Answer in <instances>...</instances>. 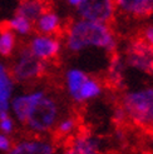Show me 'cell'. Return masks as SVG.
<instances>
[{
	"mask_svg": "<svg viewBox=\"0 0 153 154\" xmlns=\"http://www.w3.org/2000/svg\"><path fill=\"white\" fill-rule=\"evenodd\" d=\"M76 13L80 19L109 25L117 14V6L114 0H83Z\"/></svg>",
	"mask_w": 153,
	"mask_h": 154,
	"instance_id": "obj_6",
	"label": "cell"
},
{
	"mask_svg": "<svg viewBox=\"0 0 153 154\" xmlns=\"http://www.w3.org/2000/svg\"><path fill=\"white\" fill-rule=\"evenodd\" d=\"M152 137H153V130H152Z\"/></svg>",
	"mask_w": 153,
	"mask_h": 154,
	"instance_id": "obj_26",
	"label": "cell"
},
{
	"mask_svg": "<svg viewBox=\"0 0 153 154\" xmlns=\"http://www.w3.org/2000/svg\"><path fill=\"white\" fill-rule=\"evenodd\" d=\"M15 80L10 73V69L4 63H0V110L8 112L10 102L14 97Z\"/></svg>",
	"mask_w": 153,
	"mask_h": 154,
	"instance_id": "obj_12",
	"label": "cell"
},
{
	"mask_svg": "<svg viewBox=\"0 0 153 154\" xmlns=\"http://www.w3.org/2000/svg\"><path fill=\"white\" fill-rule=\"evenodd\" d=\"M113 120L116 122L117 124H123L126 120H128L127 119V115H126V113H124V110H123V108H122V106H118L117 109L114 110Z\"/></svg>",
	"mask_w": 153,
	"mask_h": 154,
	"instance_id": "obj_24",
	"label": "cell"
},
{
	"mask_svg": "<svg viewBox=\"0 0 153 154\" xmlns=\"http://www.w3.org/2000/svg\"><path fill=\"white\" fill-rule=\"evenodd\" d=\"M60 119V105L57 99L45 93L33 104L23 125L34 135H47L54 130Z\"/></svg>",
	"mask_w": 153,
	"mask_h": 154,
	"instance_id": "obj_2",
	"label": "cell"
},
{
	"mask_svg": "<svg viewBox=\"0 0 153 154\" xmlns=\"http://www.w3.org/2000/svg\"><path fill=\"white\" fill-rule=\"evenodd\" d=\"M6 154H57V145L44 135H33L13 143Z\"/></svg>",
	"mask_w": 153,
	"mask_h": 154,
	"instance_id": "obj_8",
	"label": "cell"
},
{
	"mask_svg": "<svg viewBox=\"0 0 153 154\" xmlns=\"http://www.w3.org/2000/svg\"><path fill=\"white\" fill-rule=\"evenodd\" d=\"M0 112H2V110H0Z\"/></svg>",
	"mask_w": 153,
	"mask_h": 154,
	"instance_id": "obj_27",
	"label": "cell"
},
{
	"mask_svg": "<svg viewBox=\"0 0 153 154\" xmlns=\"http://www.w3.org/2000/svg\"><path fill=\"white\" fill-rule=\"evenodd\" d=\"M64 45L72 53L87 49H102L114 53L118 40L108 24H101L86 19H75L68 25L64 33Z\"/></svg>",
	"mask_w": 153,
	"mask_h": 154,
	"instance_id": "obj_1",
	"label": "cell"
},
{
	"mask_svg": "<svg viewBox=\"0 0 153 154\" xmlns=\"http://www.w3.org/2000/svg\"><path fill=\"white\" fill-rule=\"evenodd\" d=\"M126 63L123 60V57L120 55H114L111 60V65H109V70H108V75H109V80L111 84L116 85L117 88H120L124 80V68H126Z\"/></svg>",
	"mask_w": 153,
	"mask_h": 154,
	"instance_id": "obj_19",
	"label": "cell"
},
{
	"mask_svg": "<svg viewBox=\"0 0 153 154\" xmlns=\"http://www.w3.org/2000/svg\"><path fill=\"white\" fill-rule=\"evenodd\" d=\"M120 106L128 120L138 127L153 130V87L127 91L122 97Z\"/></svg>",
	"mask_w": 153,
	"mask_h": 154,
	"instance_id": "obj_3",
	"label": "cell"
},
{
	"mask_svg": "<svg viewBox=\"0 0 153 154\" xmlns=\"http://www.w3.org/2000/svg\"><path fill=\"white\" fill-rule=\"evenodd\" d=\"M45 10L47 5L44 0H20L15 14H19L34 23Z\"/></svg>",
	"mask_w": 153,
	"mask_h": 154,
	"instance_id": "obj_15",
	"label": "cell"
},
{
	"mask_svg": "<svg viewBox=\"0 0 153 154\" xmlns=\"http://www.w3.org/2000/svg\"><path fill=\"white\" fill-rule=\"evenodd\" d=\"M5 26L8 29H10L15 35L27 36L29 34H32L33 29H34V23L24 17H21L19 14H14L13 17L5 23Z\"/></svg>",
	"mask_w": 153,
	"mask_h": 154,
	"instance_id": "obj_17",
	"label": "cell"
},
{
	"mask_svg": "<svg viewBox=\"0 0 153 154\" xmlns=\"http://www.w3.org/2000/svg\"><path fill=\"white\" fill-rule=\"evenodd\" d=\"M11 145H13V140L10 139V135L0 132V152L6 153L11 148Z\"/></svg>",
	"mask_w": 153,
	"mask_h": 154,
	"instance_id": "obj_23",
	"label": "cell"
},
{
	"mask_svg": "<svg viewBox=\"0 0 153 154\" xmlns=\"http://www.w3.org/2000/svg\"><path fill=\"white\" fill-rule=\"evenodd\" d=\"M54 130L59 137H73L78 130V119L72 115L60 117Z\"/></svg>",
	"mask_w": 153,
	"mask_h": 154,
	"instance_id": "obj_20",
	"label": "cell"
},
{
	"mask_svg": "<svg viewBox=\"0 0 153 154\" xmlns=\"http://www.w3.org/2000/svg\"><path fill=\"white\" fill-rule=\"evenodd\" d=\"M102 91H103L102 83L98 79L93 78V76H88L87 80L83 83L82 88L79 89L74 102L75 103H86L89 100H93V99L98 98L102 94Z\"/></svg>",
	"mask_w": 153,
	"mask_h": 154,
	"instance_id": "obj_16",
	"label": "cell"
},
{
	"mask_svg": "<svg viewBox=\"0 0 153 154\" xmlns=\"http://www.w3.org/2000/svg\"><path fill=\"white\" fill-rule=\"evenodd\" d=\"M139 38L148 45L153 47V23H148V24H146L142 28Z\"/></svg>",
	"mask_w": 153,
	"mask_h": 154,
	"instance_id": "obj_22",
	"label": "cell"
},
{
	"mask_svg": "<svg viewBox=\"0 0 153 154\" xmlns=\"http://www.w3.org/2000/svg\"><path fill=\"white\" fill-rule=\"evenodd\" d=\"M62 28L60 17L53 10H45L39 18L34 21V29L39 34L57 35Z\"/></svg>",
	"mask_w": 153,
	"mask_h": 154,
	"instance_id": "obj_13",
	"label": "cell"
},
{
	"mask_svg": "<svg viewBox=\"0 0 153 154\" xmlns=\"http://www.w3.org/2000/svg\"><path fill=\"white\" fill-rule=\"evenodd\" d=\"M117 10L136 19H144L153 14V0H114Z\"/></svg>",
	"mask_w": 153,
	"mask_h": 154,
	"instance_id": "obj_11",
	"label": "cell"
},
{
	"mask_svg": "<svg viewBox=\"0 0 153 154\" xmlns=\"http://www.w3.org/2000/svg\"><path fill=\"white\" fill-rule=\"evenodd\" d=\"M17 49V35L5 25L0 29V55L4 58L13 57Z\"/></svg>",
	"mask_w": 153,
	"mask_h": 154,
	"instance_id": "obj_18",
	"label": "cell"
},
{
	"mask_svg": "<svg viewBox=\"0 0 153 154\" xmlns=\"http://www.w3.org/2000/svg\"><path fill=\"white\" fill-rule=\"evenodd\" d=\"M65 2H67V4L69 6H73V8H75V9H76V8L80 5V3L83 2V0H65Z\"/></svg>",
	"mask_w": 153,
	"mask_h": 154,
	"instance_id": "obj_25",
	"label": "cell"
},
{
	"mask_svg": "<svg viewBox=\"0 0 153 154\" xmlns=\"http://www.w3.org/2000/svg\"><path fill=\"white\" fill-rule=\"evenodd\" d=\"M25 47L38 59L48 61L57 58L62 50V40L58 35L36 33L29 39Z\"/></svg>",
	"mask_w": 153,
	"mask_h": 154,
	"instance_id": "obj_7",
	"label": "cell"
},
{
	"mask_svg": "<svg viewBox=\"0 0 153 154\" xmlns=\"http://www.w3.org/2000/svg\"><path fill=\"white\" fill-rule=\"evenodd\" d=\"M123 60L128 68L147 75H153V47L143 42L141 38L133 39L127 44Z\"/></svg>",
	"mask_w": 153,
	"mask_h": 154,
	"instance_id": "obj_5",
	"label": "cell"
},
{
	"mask_svg": "<svg viewBox=\"0 0 153 154\" xmlns=\"http://www.w3.org/2000/svg\"><path fill=\"white\" fill-rule=\"evenodd\" d=\"M17 127V120L10 114V112H0V132L11 135Z\"/></svg>",
	"mask_w": 153,
	"mask_h": 154,
	"instance_id": "obj_21",
	"label": "cell"
},
{
	"mask_svg": "<svg viewBox=\"0 0 153 154\" xmlns=\"http://www.w3.org/2000/svg\"><path fill=\"white\" fill-rule=\"evenodd\" d=\"M88 76L89 75L80 68H69L65 72L64 84H65L67 93L70 97V99H73V100L75 99L79 89L82 88L83 83L87 80Z\"/></svg>",
	"mask_w": 153,
	"mask_h": 154,
	"instance_id": "obj_14",
	"label": "cell"
},
{
	"mask_svg": "<svg viewBox=\"0 0 153 154\" xmlns=\"http://www.w3.org/2000/svg\"><path fill=\"white\" fill-rule=\"evenodd\" d=\"M45 93H47V90L38 88V89L29 90V91H25V93H21L18 95H14L10 102V108H9V112L11 113L14 119L18 123H20V124H23L28 117L30 108Z\"/></svg>",
	"mask_w": 153,
	"mask_h": 154,
	"instance_id": "obj_9",
	"label": "cell"
},
{
	"mask_svg": "<svg viewBox=\"0 0 153 154\" xmlns=\"http://www.w3.org/2000/svg\"><path fill=\"white\" fill-rule=\"evenodd\" d=\"M47 61L38 59L27 47H23L9 69L15 83H30L42 78L47 72Z\"/></svg>",
	"mask_w": 153,
	"mask_h": 154,
	"instance_id": "obj_4",
	"label": "cell"
},
{
	"mask_svg": "<svg viewBox=\"0 0 153 154\" xmlns=\"http://www.w3.org/2000/svg\"><path fill=\"white\" fill-rule=\"evenodd\" d=\"M60 154H101V142L88 132L75 133Z\"/></svg>",
	"mask_w": 153,
	"mask_h": 154,
	"instance_id": "obj_10",
	"label": "cell"
}]
</instances>
